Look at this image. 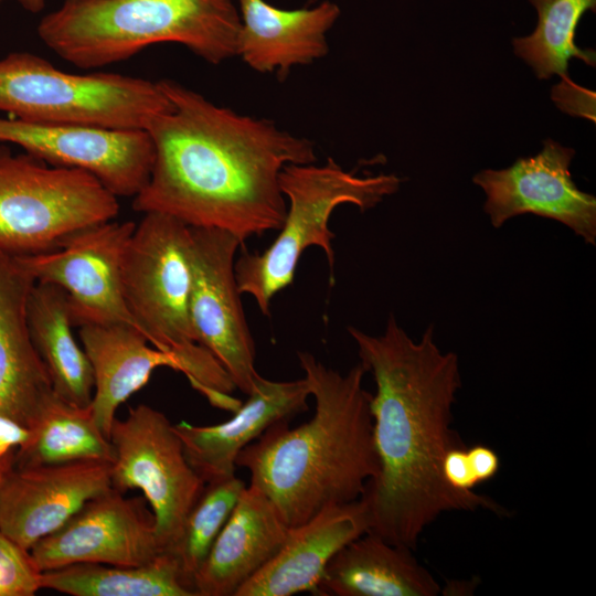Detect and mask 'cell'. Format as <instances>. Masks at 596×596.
Wrapping results in <instances>:
<instances>
[{"label": "cell", "mask_w": 596, "mask_h": 596, "mask_svg": "<svg viewBox=\"0 0 596 596\" xmlns=\"http://www.w3.org/2000/svg\"><path fill=\"white\" fill-rule=\"evenodd\" d=\"M348 332L375 383L370 406L379 471L360 498L369 532L414 550L445 512L487 509L507 515L492 499L454 489L441 475L447 450L465 445L451 428L461 375L457 354L437 345L434 326L415 341L391 313L382 334L351 326Z\"/></svg>", "instance_id": "cell-1"}, {"label": "cell", "mask_w": 596, "mask_h": 596, "mask_svg": "<svg viewBox=\"0 0 596 596\" xmlns=\"http://www.w3.org/2000/svg\"><path fill=\"white\" fill-rule=\"evenodd\" d=\"M159 84L172 108L145 129L155 159L146 185L134 196V210L167 214L191 227L220 228L243 244L278 231L287 211L280 171L313 163V143L268 119L217 106L172 79Z\"/></svg>", "instance_id": "cell-2"}, {"label": "cell", "mask_w": 596, "mask_h": 596, "mask_svg": "<svg viewBox=\"0 0 596 596\" xmlns=\"http://www.w3.org/2000/svg\"><path fill=\"white\" fill-rule=\"evenodd\" d=\"M297 356L315 400L312 417L295 428L288 421L272 425L235 460L289 528L359 500L379 471L364 366L342 374L309 352Z\"/></svg>", "instance_id": "cell-3"}, {"label": "cell", "mask_w": 596, "mask_h": 596, "mask_svg": "<svg viewBox=\"0 0 596 596\" xmlns=\"http://www.w3.org/2000/svg\"><path fill=\"white\" fill-rule=\"evenodd\" d=\"M240 30L232 0H63L36 28L52 52L79 68L118 63L164 42L220 64L237 55Z\"/></svg>", "instance_id": "cell-4"}, {"label": "cell", "mask_w": 596, "mask_h": 596, "mask_svg": "<svg viewBox=\"0 0 596 596\" xmlns=\"http://www.w3.org/2000/svg\"><path fill=\"white\" fill-rule=\"evenodd\" d=\"M143 214L121 264L126 305L148 342L179 358L192 389L212 406L233 413L242 403L232 396L234 383L194 338L190 226L167 214Z\"/></svg>", "instance_id": "cell-5"}, {"label": "cell", "mask_w": 596, "mask_h": 596, "mask_svg": "<svg viewBox=\"0 0 596 596\" xmlns=\"http://www.w3.org/2000/svg\"><path fill=\"white\" fill-rule=\"evenodd\" d=\"M401 179L395 174L359 177L344 171L332 158L323 164H287L279 187L288 201L279 234L262 253H242L234 273L241 294L254 298L258 309L269 315L274 297L290 286L304 252L319 247L326 255L333 279L334 233L329 220L337 206L351 203L370 210L394 194Z\"/></svg>", "instance_id": "cell-6"}, {"label": "cell", "mask_w": 596, "mask_h": 596, "mask_svg": "<svg viewBox=\"0 0 596 596\" xmlns=\"http://www.w3.org/2000/svg\"><path fill=\"white\" fill-rule=\"evenodd\" d=\"M171 108L159 82L116 73H66L28 52L0 58V110L21 120L145 130L155 116Z\"/></svg>", "instance_id": "cell-7"}, {"label": "cell", "mask_w": 596, "mask_h": 596, "mask_svg": "<svg viewBox=\"0 0 596 596\" xmlns=\"http://www.w3.org/2000/svg\"><path fill=\"white\" fill-rule=\"evenodd\" d=\"M118 196L94 174L0 147V251H52L75 233L114 220Z\"/></svg>", "instance_id": "cell-8"}, {"label": "cell", "mask_w": 596, "mask_h": 596, "mask_svg": "<svg viewBox=\"0 0 596 596\" xmlns=\"http://www.w3.org/2000/svg\"><path fill=\"white\" fill-rule=\"evenodd\" d=\"M108 439L115 451L111 487L142 492L155 515L160 549L170 552L205 487L173 424L162 412L140 404L130 407L126 418L114 419Z\"/></svg>", "instance_id": "cell-9"}, {"label": "cell", "mask_w": 596, "mask_h": 596, "mask_svg": "<svg viewBox=\"0 0 596 596\" xmlns=\"http://www.w3.org/2000/svg\"><path fill=\"white\" fill-rule=\"evenodd\" d=\"M190 318L195 341L205 348L247 395L260 376L256 349L243 310L234 264L243 243L230 232L191 227Z\"/></svg>", "instance_id": "cell-10"}, {"label": "cell", "mask_w": 596, "mask_h": 596, "mask_svg": "<svg viewBox=\"0 0 596 596\" xmlns=\"http://www.w3.org/2000/svg\"><path fill=\"white\" fill-rule=\"evenodd\" d=\"M135 227L131 221L111 220L75 233L55 249L15 256L35 283L65 291L74 327L121 323L140 332L121 285L123 258Z\"/></svg>", "instance_id": "cell-11"}, {"label": "cell", "mask_w": 596, "mask_h": 596, "mask_svg": "<svg viewBox=\"0 0 596 596\" xmlns=\"http://www.w3.org/2000/svg\"><path fill=\"white\" fill-rule=\"evenodd\" d=\"M29 552L44 572L76 563L139 566L162 551L145 497L127 498L111 487L85 502Z\"/></svg>", "instance_id": "cell-12"}, {"label": "cell", "mask_w": 596, "mask_h": 596, "mask_svg": "<svg viewBox=\"0 0 596 596\" xmlns=\"http://www.w3.org/2000/svg\"><path fill=\"white\" fill-rule=\"evenodd\" d=\"M575 151L546 139L535 156L519 158L501 170L486 169L473 183L486 194L483 210L494 228L508 220L534 214L557 221L588 245H596V198L575 184L570 166Z\"/></svg>", "instance_id": "cell-13"}, {"label": "cell", "mask_w": 596, "mask_h": 596, "mask_svg": "<svg viewBox=\"0 0 596 596\" xmlns=\"http://www.w3.org/2000/svg\"><path fill=\"white\" fill-rule=\"evenodd\" d=\"M0 142L12 143L53 166L94 174L116 196L146 185L155 150L143 129H103L0 117Z\"/></svg>", "instance_id": "cell-14"}, {"label": "cell", "mask_w": 596, "mask_h": 596, "mask_svg": "<svg viewBox=\"0 0 596 596\" xmlns=\"http://www.w3.org/2000/svg\"><path fill=\"white\" fill-rule=\"evenodd\" d=\"M110 462L11 467L0 486V532L25 550L111 488Z\"/></svg>", "instance_id": "cell-15"}, {"label": "cell", "mask_w": 596, "mask_h": 596, "mask_svg": "<svg viewBox=\"0 0 596 596\" xmlns=\"http://www.w3.org/2000/svg\"><path fill=\"white\" fill-rule=\"evenodd\" d=\"M306 380L272 381L259 376L247 400L226 422L199 426L173 424L184 455L205 483L235 476L237 455L268 427L308 409Z\"/></svg>", "instance_id": "cell-16"}, {"label": "cell", "mask_w": 596, "mask_h": 596, "mask_svg": "<svg viewBox=\"0 0 596 596\" xmlns=\"http://www.w3.org/2000/svg\"><path fill=\"white\" fill-rule=\"evenodd\" d=\"M369 529L365 505L360 499L326 508L290 528L279 552L235 596L320 595L319 585L330 560Z\"/></svg>", "instance_id": "cell-17"}, {"label": "cell", "mask_w": 596, "mask_h": 596, "mask_svg": "<svg viewBox=\"0 0 596 596\" xmlns=\"http://www.w3.org/2000/svg\"><path fill=\"white\" fill-rule=\"evenodd\" d=\"M34 284L15 255L0 251V415L28 428L53 392L28 327L26 301Z\"/></svg>", "instance_id": "cell-18"}, {"label": "cell", "mask_w": 596, "mask_h": 596, "mask_svg": "<svg viewBox=\"0 0 596 596\" xmlns=\"http://www.w3.org/2000/svg\"><path fill=\"white\" fill-rule=\"evenodd\" d=\"M290 528L275 504L246 486L199 568L198 596H235L281 549Z\"/></svg>", "instance_id": "cell-19"}, {"label": "cell", "mask_w": 596, "mask_h": 596, "mask_svg": "<svg viewBox=\"0 0 596 596\" xmlns=\"http://www.w3.org/2000/svg\"><path fill=\"white\" fill-rule=\"evenodd\" d=\"M240 7L237 56L260 73L285 72L327 55V33L341 13L331 1L295 10L265 0H240Z\"/></svg>", "instance_id": "cell-20"}, {"label": "cell", "mask_w": 596, "mask_h": 596, "mask_svg": "<svg viewBox=\"0 0 596 596\" xmlns=\"http://www.w3.org/2000/svg\"><path fill=\"white\" fill-rule=\"evenodd\" d=\"M78 328L94 376L91 409L108 438L117 408L148 383L157 368L168 366L183 373V365L174 354L150 347L131 326L85 323Z\"/></svg>", "instance_id": "cell-21"}, {"label": "cell", "mask_w": 596, "mask_h": 596, "mask_svg": "<svg viewBox=\"0 0 596 596\" xmlns=\"http://www.w3.org/2000/svg\"><path fill=\"white\" fill-rule=\"evenodd\" d=\"M412 551L368 531L330 560L319 585L320 595H438L440 585Z\"/></svg>", "instance_id": "cell-22"}, {"label": "cell", "mask_w": 596, "mask_h": 596, "mask_svg": "<svg viewBox=\"0 0 596 596\" xmlns=\"http://www.w3.org/2000/svg\"><path fill=\"white\" fill-rule=\"evenodd\" d=\"M26 320L53 392L73 405H91L93 370L72 331L74 324L65 291L52 284L35 283L26 301Z\"/></svg>", "instance_id": "cell-23"}, {"label": "cell", "mask_w": 596, "mask_h": 596, "mask_svg": "<svg viewBox=\"0 0 596 596\" xmlns=\"http://www.w3.org/2000/svg\"><path fill=\"white\" fill-rule=\"evenodd\" d=\"M29 429L28 440L14 455L13 467L114 460V447L97 426L91 405H73L54 392L44 401Z\"/></svg>", "instance_id": "cell-24"}, {"label": "cell", "mask_w": 596, "mask_h": 596, "mask_svg": "<svg viewBox=\"0 0 596 596\" xmlns=\"http://www.w3.org/2000/svg\"><path fill=\"white\" fill-rule=\"evenodd\" d=\"M40 582L41 588L72 596H196L169 552L139 566L71 564L41 572Z\"/></svg>", "instance_id": "cell-25"}, {"label": "cell", "mask_w": 596, "mask_h": 596, "mask_svg": "<svg viewBox=\"0 0 596 596\" xmlns=\"http://www.w3.org/2000/svg\"><path fill=\"white\" fill-rule=\"evenodd\" d=\"M536 10L538 23L528 36L512 40L514 53L546 79L567 75L568 61L578 58L595 66V51L576 45V26L588 10H596V0H528Z\"/></svg>", "instance_id": "cell-26"}, {"label": "cell", "mask_w": 596, "mask_h": 596, "mask_svg": "<svg viewBox=\"0 0 596 596\" xmlns=\"http://www.w3.org/2000/svg\"><path fill=\"white\" fill-rule=\"evenodd\" d=\"M245 487L236 475L205 483L185 518L179 540L169 552L177 558L184 583L194 593V577Z\"/></svg>", "instance_id": "cell-27"}, {"label": "cell", "mask_w": 596, "mask_h": 596, "mask_svg": "<svg viewBox=\"0 0 596 596\" xmlns=\"http://www.w3.org/2000/svg\"><path fill=\"white\" fill-rule=\"evenodd\" d=\"M40 578L29 550L0 532V596H33L42 589Z\"/></svg>", "instance_id": "cell-28"}, {"label": "cell", "mask_w": 596, "mask_h": 596, "mask_svg": "<svg viewBox=\"0 0 596 596\" xmlns=\"http://www.w3.org/2000/svg\"><path fill=\"white\" fill-rule=\"evenodd\" d=\"M552 89L555 104L571 115L595 120V93L573 83L566 76Z\"/></svg>", "instance_id": "cell-29"}, {"label": "cell", "mask_w": 596, "mask_h": 596, "mask_svg": "<svg viewBox=\"0 0 596 596\" xmlns=\"http://www.w3.org/2000/svg\"><path fill=\"white\" fill-rule=\"evenodd\" d=\"M441 475L450 487L460 491H472L477 486L469 467L465 445L447 450L441 461Z\"/></svg>", "instance_id": "cell-30"}, {"label": "cell", "mask_w": 596, "mask_h": 596, "mask_svg": "<svg viewBox=\"0 0 596 596\" xmlns=\"http://www.w3.org/2000/svg\"><path fill=\"white\" fill-rule=\"evenodd\" d=\"M468 462L477 485L486 482L498 473L500 458L498 454L486 445L467 447Z\"/></svg>", "instance_id": "cell-31"}, {"label": "cell", "mask_w": 596, "mask_h": 596, "mask_svg": "<svg viewBox=\"0 0 596 596\" xmlns=\"http://www.w3.org/2000/svg\"><path fill=\"white\" fill-rule=\"evenodd\" d=\"M30 429L17 421L0 415V458L14 457L28 440Z\"/></svg>", "instance_id": "cell-32"}, {"label": "cell", "mask_w": 596, "mask_h": 596, "mask_svg": "<svg viewBox=\"0 0 596 596\" xmlns=\"http://www.w3.org/2000/svg\"><path fill=\"white\" fill-rule=\"evenodd\" d=\"M6 0H0V4ZM20 6L31 13L41 12L49 0H17Z\"/></svg>", "instance_id": "cell-33"}, {"label": "cell", "mask_w": 596, "mask_h": 596, "mask_svg": "<svg viewBox=\"0 0 596 596\" xmlns=\"http://www.w3.org/2000/svg\"><path fill=\"white\" fill-rule=\"evenodd\" d=\"M14 457L0 458V486L9 469L13 466Z\"/></svg>", "instance_id": "cell-34"}]
</instances>
